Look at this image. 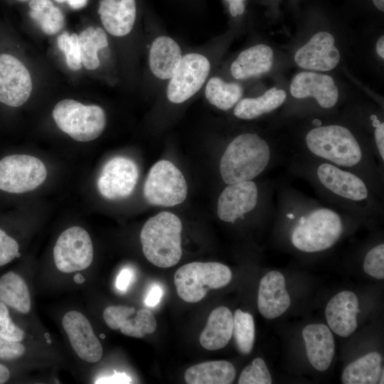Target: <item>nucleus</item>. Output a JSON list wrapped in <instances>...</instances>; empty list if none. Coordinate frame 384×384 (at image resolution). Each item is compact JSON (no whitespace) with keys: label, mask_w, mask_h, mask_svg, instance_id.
<instances>
[{"label":"nucleus","mask_w":384,"mask_h":384,"mask_svg":"<svg viewBox=\"0 0 384 384\" xmlns=\"http://www.w3.org/2000/svg\"><path fill=\"white\" fill-rule=\"evenodd\" d=\"M274 198L277 228L286 231L289 245L302 253L331 249L349 224L360 222L306 196L287 179L275 182Z\"/></svg>","instance_id":"1"},{"label":"nucleus","mask_w":384,"mask_h":384,"mask_svg":"<svg viewBox=\"0 0 384 384\" xmlns=\"http://www.w3.org/2000/svg\"><path fill=\"white\" fill-rule=\"evenodd\" d=\"M287 171L307 182L328 206L359 221L383 215V200L356 174L297 152L284 159Z\"/></svg>","instance_id":"2"},{"label":"nucleus","mask_w":384,"mask_h":384,"mask_svg":"<svg viewBox=\"0 0 384 384\" xmlns=\"http://www.w3.org/2000/svg\"><path fill=\"white\" fill-rule=\"evenodd\" d=\"M311 125L287 152H297L351 171L363 178L383 200L384 170L368 141L348 126L325 124L319 117L313 118Z\"/></svg>","instance_id":"3"},{"label":"nucleus","mask_w":384,"mask_h":384,"mask_svg":"<svg viewBox=\"0 0 384 384\" xmlns=\"http://www.w3.org/2000/svg\"><path fill=\"white\" fill-rule=\"evenodd\" d=\"M287 152L255 132L236 135L225 146L219 171L225 185L253 180L284 161Z\"/></svg>","instance_id":"4"},{"label":"nucleus","mask_w":384,"mask_h":384,"mask_svg":"<svg viewBox=\"0 0 384 384\" xmlns=\"http://www.w3.org/2000/svg\"><path fill=\"white\" fill-rule=\"evenodd\" d=\"M274 181L258 183L253 179L226 185L218 199V216L230 224L255 213L274 216Z\"/></svg>","instance_id":"5"},{"label":"nucleus","mask_w":384,"mask_h":384,"mask_svg":"<svg viewBox=\"0 0 384 384\" xmlns=\"http://www.w3.org/2000/svg\"><path fill=\"white\" fill-rule=\"evenodd\" d=\"M182 223L179 218L168 211L149 218L140 233L145 257L159 267L176 265L182 255Z\"/></svg>","instance_id":"6"},{"label":"nucleus","mask_w":384,"mask_h":384,"mask_svg":"<svg viewBox=\"0 0 384 384\" xmlns=\"http://www.w3.org/2000/svg\"><path fill=\"white\" fill-rule=\"evenodd\" d=\"M215 60L210 43L184 53L176 70L164 87L167 101L178 105L196 95L212 75Z\"/></svg>","instance_id":"7"},{"label":"nucleus","mask_w":384,"mask_h":384,"mask_svg":"<svg viewBox=\"0 0 384 384\" xmlns=\"http://www.w3.org/2000/svg\"><path fill=\"white\" fill-rule=\"evenodd\" d=\"M233 277L230 269L217 262H193L179 267L174 274L178 297L188 303L202 300L209 289L227 286Z\"/></svg>","instance_id":"8"},{"label":"nucleus","mask_w":384,"mask_h":384,"mask_svg":"<svg viewBox=\"0 0 384 384\" xmlns=\"http://www.w3.org/2000/svg\"><path fill=\"white\" fill-rule=\"evenodd\" d=\"M58 128L78 142H90L99 137L107 123L105 110L96 105H84L71 99L58 102L53 110Z\"/></svg>","instance_id":"9"},{"label":"nucleus","mask_w":384,"mask_h":384,"mask_svg":"<svg viewBox=\"0 0 384 384\" xmlns=\"http://www.w3.org/2000/svg\"><path fill=\"white\" fill-rule=\"evenodd\" d=\"M187 191L183 175L167 160H160L151 168L144 185L145 200L156 206L178 205L185 201Z\"/></svg>","instance_id":"10"},{"label":"nucleus","mask_w":384,"mask_h":384,"mask_svg":"<svg viewBox=\"0 0 384 384\" xmlns=\"http://www.w3.org/2000/svg\"><path fill=\"white\" fill-rule=\"evenodd\" d=\"M47 176L45 164L37 157L12 154L0 160V190L23 193L37 188Z\"/></svg>","instance_id":"11"},{"label":"nucleus","mask_w":384,"mask_h":384,"mask_svg":"<svg viewBox=\"0 0 384 384\" xmlns=\"http://www.w3.org/2000/svg\"><path fill=\"white\" fill-rule=\"evenodd\" d=\"M53 258L56 267L62 272L87 268L93 260V246L88 233L80 226L66 229L55 242Z\"/></svg>","instance_id":"12"},{"label":"nucleus","mask_w":384,"mask_h":384,"mask_svg":"<svg viewBox=\"0 0 384 384\" xmlns=\"http://www.w3.org/2000/svg\"><path fill=\"white\" fill-rule=\"evenodd\" d=\"M139 177V169L131 159L115 156L102 167L97 179L100 194L108 200L128 197L134 191Z\"/></svg>","instance_id":"13"},{"label":"nucleus","mask_w":384,"mask_h":384,"mask_svg":"<svg viewBox=\"0 0 384 384\" xmlns=\"http://www.w3.org/2000/svg\"><path fill=\"white\" fill-rule=\"evenodd\" d=\"M32 80L23 63L9 54H0V102L20 107L29 98Z\"/></svg>","instance_id":"14"},{"label":"nucleus","mask_w":384,"mask_h":384,"mask_svg":"<svg viewBox=\"0 0 384 384\" xmlns=\"http://www.w3.org/2000/svg\"><path fill=\"white\" fill-rule=\"evenodd\" d=\"M183 51L181 45L171 36L159 33L148 46L147 66L153 81L164 87L176 70Z\"/></svg>","instance_id":"15"},{"label":"nucleus","mask_w":384,"mask_h":384,"mask_svg":"<svg viewBox=\"0 0 384 384\" xmlns=\"http://www.w3.org/2000/svg\"><path fill=\"white\" fill-rule=\"evenodd\" d=\"M63 327L77 355L88 363H96L102 356V347L88 319L80 312L70 311L64 315Z\"/></svg>","instance_id":"16"},{"label":"nucleus","mask_w":384,"mask_h":384,"mask_svg":"<svg viewBox=\"0 0 384 384\" xmlns=\"http://www.w3.org/2000/svg\"><path fill=\"white\" fill-rule=\"evenodd\" d=\"M334 37L329 32L320 31L297 50L296 63L306 70L328 71L338 63L341 55L334 46Z\"/></svg>","instance_id":"17"},{"label":"nucleus","mask_w":384,"mask_h":384,"mask_svg":"<svg viewBox=\"0 0 384 384\" xmlns=\"http://www.w3.org/2000/svg\"><path fill=\"white\" fill-rule=\"evenodd\" d=\"M290 93L297 99L313 97L319 107L331 109L338 100V90L334 80L328 75L301 72L290 85Z\"/></svg>","instance_id":"18"},{"label":"nucleus","mask_w":384,"mask_h":384,"mask_svg":"<svg viewBox=\"0 0 384 384\" xmlns=\"http://www.w3.org/2000/svg\"><path fill=\"white\" fill-rule=\"evenodd\" d=\"M290 304L284 275L275 270L265 274L260 280L257 297L262 316L267 319L277 318L287 311Z\"/></svg>","instance_id":"19"},{"label":"nucleus","mask_w":384,"mask_h":384,"mask_svg":"<svg viewBox=\"0 0 384 384\" xmlns=\"http://www.w3.org/2000/svg\"><path fill=\"white\" fill-rule=\"evenodd\" d=\"M98 14L107 33L116 38L129 36L137 17L136 0H101Z\"/></svg>","instance_id":"20"},{"label":"nucleus","mask_w":384,"mask_h":384,"mask_svg":"<svg viewBox=\"0 0 384 384\" xmlns=\"http://www.w3.org/2000/svg\"><path fill=\"white\" fill-rule=\"evenodd\" d=\"M358 297L348 290L334 295L325 309V316L330 329L341 337H348L355 332L358 327Z\"/></svg>","instance_id":"21"},{"label":"nucleus","mask_w":384,"mask_h":384,"mask_svg":"<svg viewBox=\"0 0 384 384\" xmlns=\"http://www.w3.org/2000/svg\"><path fill=\"white\" fill-rule=\"evenodd\" d=\"M307 358L319 371L331 366L335 354V342L330 329L324 324H310L302 332Z\"/></svg>","instance_id":"22"},{"label":"nucleus","mask_w":384,"mask_h":384,"mask_svg":"<svg viewBox=\"0 0 384 384\" xmlns=\"http://www.w3.org/2000/svg\"><path fill=\"white\" fill-rule=\"evenodd\" d=\"M273 59V51L270 46L255 45L242 50L233 61L230 75L237 80L259 77L270 71Z\"/></svg>","instance_id":"23"},{"label":"nucleus","mask_w":384,"mask_h":384,"mask_svg":"<svg viewBox=\"0 0 384 384\" xmlns=\"http://www.w3.org/2000/svg\"><path fill=\"white\" fill-rule=\"evenodd\" d=\"M233 315L226 306H218L210 314L199 341L208 351L224 348L233 336Z\"/></svg>","instance_id":"24"},{"label":"nucleus","mask_w":384,"mask_h":384,"mask_svg":"<svg viewBox=\"0 0 384 384\" xmlns=\"http://www.w3.org/2000/svg\"><path fill=\"white\" fill-rule=\"evenodd\" d=\"M286 98L284 90L273 87L260 96L242 98L233 107V114L242 120L255 119L278 109Z\"/></svg>","instance_id":"25"},{"label":"nucleus","mask_w":384,"mask_h":384,"mask_svg":"<svg viewBox=\"0 0 384 384\" xmlns=\"http://www.w3.org/2000/svg\"><path fill=\"white\" fill-rule=\"evenodd\" d=\"M233 363L227 361H212L191 366L184 373L188 384H230L235 378Z\"/></svg>","instance_id":"26"},{"label":"nucleus","mask_w":384,"mask_h":384,"mask_svg":"<svg viewBox=\"0 0 384 384\" xmlns=\"http://www.w3.org/2000/svg\"><path fill=\"white\" fill-rule=\"evenodd\" d=\"M382 356L378 352L368 353L348 364L341 375L343 384H375L381 373Z\"/></svg>","instance_id":"27"},{"label":"nucleus","mask_w":384,"mask_h":384,"mask_svg":"<svg viewBox=\"0 0 384 384\" xmlns=\"http://www.w3.org/2000/svg\"><path fill=\"white\" fill-rule=\"evenodd\" d=\"M0 301L18 313L26 314L30 311V292L18 273L9 271L0 277Z\"/></svg>","instance_id":"28"},{"label":"nucleus","mask_w":384,"mask_h":384,"mask_svg":"<svg viewBox=\"0 0 384 384\" xmlns=\"http://www.w3.org/2000/svg\"><path fill=\"white\" fill-rule=\"evenodd\" d=\"M207 101L222 111L233 108L242 99L244 90L238 82H227L221 77L211 75L203 89Z\"/></svg>","instance_id":"29"},{"label":"nucleus","mask_w":384,"mask_h":384,"mask_svg":"<svg viewBox=\"0 0 384 384\" xmlns=\"http://www.w3.org/2000/svg\"><path fill=\"white\" fill-rule=\"evenodd\" d=\"M82 65L87 70H97L101 60L100 52L109 48V38L107 32L100 27L90 26L78 35Z\"/></svg>","instance_id":"30"},{"label":"nucleus","mask_w":384,"mask_h":384,"mask_svg":"<svg viewBox=\"0 0 384 384\" xmlns=\"http://www.w3.org/2000/svg\"><path fill=\"white\" fill-rule=\"evenodd\" d=\"M28 6L31 18L45 33L54 35L64 27V15L50 0H31Z\"/></svg>","instance_id":"31"},{"label":"nucleus","mask_w":384,"mask_h":384,"mask_svg":"<svg viewBox=\"0 0 384 384\" xmlns=\"http://www.w3.org/2000/svg\"><path fill=\"white\" fill-rule=\"evenodd\" d=\"M233 335L238 351L251 353L255 340V326L252 316L238 309L233 315Z\"/></svg>","instance_id":"32"},{"label":"nucleus","mask_w":384,"mask_h":384,"mask_svg":"<svg viewBox=\"0 0 384 384\" xmlns=\"http://www.w3.org/2000/svg\"><path fill=\"white\" fill-rule=\"evenodd\" d=\"M121 332L128 336L142 338L146 334H153L156 329V320L149 309H140L136 316L129 317L119 328Z\"/></svg>","instance_id":"33"},{"label":"nucleus","mask_w":384,"mask_h":384,"mask_svg":"<svg viewBox=\"0 0 384 384\" xmlns=\"http://www.w3.org/2000/svg\"><path fill=\"white\" fill-rule=\"evenodd\" d=\"M59 49L64 53L67 66L77 71L82 68L78 35L63 33L57 39Z\"/></svg>","instance_id":"34"},{"label":"nucleus","mask_w":384,"mask_h":384,"mask_svg":"<svg viewBox=\"0 0 384 384\" xmlns=\"http://www.w3.org/2000/svg\"><path fill=\"white\" fill-rule=\"evenodd\" d=\"M271 374L265 361L261 358H255L247 365L240 373L239 384H271Z\"/></svg>","instance_id":"35"},{"label":"nucleus","mask_w":384,"mask_h":384,"mask_svg":"<svg viewBox=\"0 0 384 384\" xmlns=\"http://www.w3.org/2000/svg\"><path fill=\"white\" fill-rule=\"evenodd\" d=\"M363 268L368 275L378 279L384 278V244L380 242L370 248L364 256Z\"/></svg>","instance_id":"36"},{"label":"nucleus","mask_w":384,"mask_h":384,"mask_svg":"<svg viewBox=\"0 0 384 384\" xmlns=\"http://www.w3.org/2000/svg\"><path fill=\"white\" fill-rule=\"evenodd\" d=\"M135 309L127 306H110L103 312L104 320L109 328L113 330L119 329L122 324L129 317L134 314Z\"/></svg>","instance_id":"37"},{"label":"nucleus","mask_w":384,"mask_h":384,"mask_svg":"<svg viewBox=\"0 0 384 384\" xmlns=\"http://www.w3.org/2000/svg\"><path fill=\"white\" fill-rule=\"evenodd\" d=\"M20 256L17 241L0 228V267H3Z\"/></svg>","instance_id":"38"},{"label":"nucleus","mask_w":384,"mask_h":384,"mask_svg":"<svg viewBox=\"0 0 384 384\" xmlns=\"http://www.w3.org/2000/svg\"><path fill=\"white\" fill-rule=\"evenodd\" d=\"M26 348L21 341L6 339L0 336V361H12L22 357Z\"/></svg>","instance_id":"39"},{"label":"nucleus","mask_w":384,"mask_h":384,"mask_svg":"<svg viewBox=\"0 0 384 384\" xmlns=\"http://www.w3.org/2000/svg\"><path fill=\"white\" fill-rule=\"evenodd\" d=\"M0 336L10 341H22L25 337V333L9 316L0 319Z\"/></svg>","instance_id":"40"},{"label":"nucleus","mask_w":384,"mask_h":384,"mask_svg":"<svg viewBox=\"0 0 384 384\" xmlns=\"http://www.w3.org/2000/svg\"><path fill=\"white\" fill-rule=\"evenodd\" d=\"M131 378L124 373H116L112 375L97 379L96 384H127L132 383Z\"/></svg>","instance_id":"41"},{"label":"nucleus","mask_w":384,"mask_h":384,"mask_svg":"<svg viewBox=\"0 0 384 384\" xmlns=\"http://www.w3.org/2000/svg\"><path fill=\"white\" fill-rule=\"evenodd\" d=\"M133 272L129 269H123L117 276L116 281L117 288L119 291L125 292L133 280Z\"/></svg>","instance_id":"42"},{"label":"nucleus","mask_w":384,"mask_h":384,"mask_svg":"<svg viewBox=\"0 0 384 384\" xmlns=\"http://www.w3.org/2000/svg\"><path fill=\"white\" fill-rule=\"evenodd\" d=\"M162 290L158 285H154L147 294L145 303L148 306H154L159 304L162 296Z\"/></svg>","instance_id":"43"},{"label":"nucleus","mask_w":384,"mask_h":384,"mask_svg":"<svg viewBox=\"0 0 384 384\" xmlns=\"http://www.w3.org/2000/svg\"><path fill=\"white\" fill-rule=\"evenodd\" d=\"M229 4V11L233 17L242 15L245 11V0H225Z\"/></svg>","instance_id":"44"},{"label":"nucleus","mask_w":384,"mask_h":384,"mask_svg":"<svg viewBox=\"0 0 384 384\" xmlns=\"http://www.w3.org/2000/svg\"><path fill=\"white\" fill-rule=\"evenodd\" d=\"M59 3H67L69 6L73 9H80L83 8L88 0H55Z\"/></svg>","instance_id":"45"},{"label":"nucleus","mask_w":384,"mask_h":384,"mask_svg":"<svg viewBox=\"0 0 384 384\" xmlns=\"http://www.w3.org/2000/svg\"><path fill=\"white\" fill-rule=\"evenodd\" d=\"M11 378L9 368L3 363H0V384L7 383Z\"/></svg>","instance_id":"46"},{"label":"nucleus","mask_w":384,"mask_h":384,"mask_svg":"<svg viewBox=\"0 0 384 384\" xmlns=\"http://www.w3.org/2000/svg\"><path fill=\"white\" fill-rule=\"evenodd\" d=\"M376 51L378 55L383 59L384 58V36H381L376 43Z\"/></svg>","instance_id":"47"},{"label":"nucleus","mask_w":384,"mask_h":384,"mask_svg":"<svg viewBox=\"0 0 384 384\" xmlns=\"http://www.w3.org/2000/svg\"><path fill=\"white\" fill-rule=\"evenodd\" d=\"M10 316L9 307L0 301V319Z\"/></svg>","instance_id":"48"},{"label":"nucleus","mask_w":384,"mask_h":384,"mask_svg":"<svg viewBox=\"0 0 384 384\" xmlns=\"http://www.w3.org/2000/svg\"><path fill=\"white\" fill-rule=\"evenodd\" d=\"M373 2L380 11H384V0H373Z\"/></svg>","instance_id":"49"},{"label":"nucleus","mask_w":384,"mask_h":384,"mask_svg":"<svg viewBox=\"0 0 384 384\" xmlns=\"http://www.w3.org/2000/svg\"><path fill=\"white\" fill-rule=\"evenodd\" d=\"M74 280H75V282H77L78 284H81V283L84 282L85 279H84V277L82 274H78L75 275Z\"/></svg>","instance_id":"50"},{"label":"nucleus","mask_w":384,"mask_h":384,"mask_svg":"<svg viewBox=\"0 0 384 384\" xmlns=\"http://www.w3.org/2000/svg\"><path fill=\"white\" fill-rule=\"evenodd\" d=\"M19 1H28V0H19Z\"/></svg>","instance_id":"51"}]
</instances>
